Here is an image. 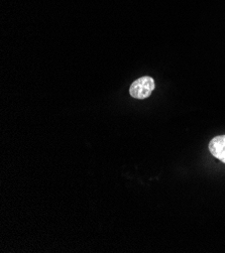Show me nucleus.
Instances as JSON below:
<instances>
[{
  "label": "nucleus",
  "mask_w": 225,
  "mask_h": 253,
  "mask_svg": "<svg viewBox=\"0 0 225 253\" xmlns=\"http://www.w3.org/2000/svg\"><path fill=\"white\" fill-rule=\"evenodd\" d=\"M209 150L214 158L225 164V135L212 138L209 143Z\"/></svg>",
  "instance_id": "nucleus-2"
},
{
  "label": "nucleus",
  "mask_w": 225,
  "mask_h": 253,
  "mask_svg": "<svg viewBox=\"0 0 225 253\" xmlns=\"http://www.w3.org/2000/svg\"><path fill=\"white\" fill-rule=\"evenodd\" d=\"M155 89V81L149 76H144L135 80L130 89L131 95L135 99H145L151 96Z\"/></svg>",
  "instance_id": "nucleus-1"
}]
</instances>
